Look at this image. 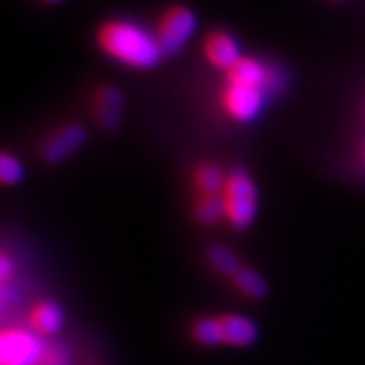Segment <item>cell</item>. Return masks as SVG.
Instances as JSON below:
<instances>
[{"instance_id": "277c9868", "label": "cell", "mask_w": 365, "mask_h": 365, "mask_svg": "<svg viewBox=\"0 0 365 365\" xmlns=\"http://www.w3.org/2000/svg\"><path fill=\"white\" fill-rule=\"evenodd\" d=\"M269 99V91L248 86V84H239V82L226 81L220 91L222 110L226 112L230 120L237 121V123H248V121L259 118Z\"/></svg>"}, {"instance_id": "e0dca14e", "label": "cell", "mask_w": 365, "mask_h": 365, "mask_svg": "<svg viewBox=\"0 0 365 365\" xmlns=\"http://www.w3.org/2000/svg\"><path fill=\"white\" fill-rule=\"evenodd\" d=\"M0 179L6 187H15L24 179L23 163L8 151H4L0 157Z\"/></svg>"}, {"instance_id": "5bb4252c", "label": "cell", "mask_w": 365, "mask_h": 365, "mask_svg": "<svg viewBox=\"0 0 365 365\" xmlns=\"http://www.w3.org/2000/svg\"><path fill=\"white\" fill-rule=\"evenodd\" d=\"M231 284L242 297L250 298V300H261L269 293V285H267L263 276L255 269H250V267H240L233 274Z\"/></svg>"}, {"instance_id": "4fadbf2b", "label": "cell", "mask_w": 365, "mask_h": 365, "mask_svg": "<svg viewBox=\"0 0 365 365\" xmlns=\"http://www.w3.org/2000/svg\"><path fill=\"white\" fill-rule=\"evenodd\" d=\"M194 218L202 226H217L226 220V209L222 194H197L192 205Z\"/></svg>"}, {"instance_id": "ffe728a7", "label": "cell", "mask_w": 365, "mask_h": 365, "mask_svg": "<svg viewBox=\"0 0 365 365\" xmlns=\"http://www.w3.org/2000/svg\"><path fill=\"white\" fill-rule=\"evenodd\" d=\"M360 166H361V170L365 172V140H364V144H361V148H360Z\"/></svg>"}, {"instance_id": "7c38bea8", "label": "cell", "mask_w": 365, "mask_h": 365, "mask_svg": "<svg viewBox=\"0 0 365 365\" xmlns=\"http://www.w3.org/2000/svg\"><path fill=\"white\" fill-rule=\"evenodd\" d=\"M227 172L215 160L200 163L192 172V187L196 194H222Z\"/></svg>"}, {"instance_id": "8fae6325", "label": "cell", "mask_w": 365, "mask_h": 365, "mask_svg": "<svg viewBox=\"0 0 365 365\" xmlns=\"http://www.w3.org/2000/svg\"><path fill=\"white\" fill-rule=\"evenodd\" d=\"M63 312L53 300H39L29 312V328L41 337H51L62 330Z\"/></svg>"}, {"instance_id": "ba28073f", "label": "cell", "mask_w": 365, "mask_h": 365, "mask_svg": "<svg viewBox=\"0 0 365 365\" xmlns=\"http://www.w3.org/2000/svg\"><path fill=\"white\" fill-rule=\"evenodd\" d=\"M203 56L212 68L227 71L242 58L237 39L226 30H212L203 39Z\"/></svg>"}, {"instance_id": "6da1fadb", "label": "cell", "mask_w": 365, "mask_h": 365, "mask_svg": "<svg viewBox=\"0 0 365 365\" xmlns=\"http://www.w3.org/2000/svg\"><path fill=\"white\" fill-rule=\"evenodd\" d=\"M97 47L114 62L130 69L157 68L166 56L155 32L125 19L106 21L97 30Z\"/></svg>"}, {"instance_id": "d6986e66", "label": "cell", "mask_w": 365, "mask_h": 365, "mask_svg": "<svg viewBox=\"0 0 365 365\" xmlns=\"http://www.w3.org/2000/svg\"><path fill=\"white\" fill-rule=\"evenodd\" d=\"M0 278H2V284H8V279L11 278V274H14V263H11L10 255L2 254L0 257Z\"/></svg>"}, {"instance_id": "9c48e42d", "label": "cell", "mask_w": 365, "mask_h": 365, "mask_svg": "<svg viewBox=\"0 0 365 365\" xmlns=\"http://www.w3.org/2000/svg\"><path fill=\"white\" fill-rule=\"evenodd\" d=\"M93 118L103 129H115L120 127L121 115H123V93L115 86L110 84H103L97 86L93 91Z\"/></svg>"}, {"instance_id": "8992f818", "label": "cell", "mask_w": 365, "mask_h": 365, "mask_svg": "<svg viewBox=\"0 0 365 365\" xmlns=\"http://www.w3.org/2000/svg\"><path fill=\"white\" fill-rule=\"evenodd\" d=\"M226 73V81L248 84V86L261 88L269 91L270 97L284 90V71L278 66L264 63L257 58L242 56L237 63H233Z\"/></svg>"}, {"instance_id": "2e32d148", "label": "cell", "mask_w": 365, "mask_h": 365, "mask_svg": "<svg viewBox=\"0 0 365 365\" xmlns=\"http://www.w3.org/2000/svg\"><path fill=\"white\" fill-rule=\"evenodd\" d=\"M207 263L211 264V269L215 272H218L220 276H226V278H233V274L242 267L237 257L235 252H231L226 246H211L207 250Z\"/></svg>"}, {"instance_id": "9a60e30c", "label": "cell", "mask_w": 365, "mask_h": 365, "mask_svg": "<svg viewBox=\"0 0 365 365\" xmlns=\"http://www.w3.org/2000/svg\"><path fill=\"white\" fill-rule=\"evenodd\" d=\"M190 336L194 341L202 346H217L222 343V328L218 317H202L196 319L190 328Z\"/></svg>"}, {"instance_id": "7a4b0ae2", "label": "cell", "mask_w": 365, "mask_h": 365, "mask_svg": "<svg viewBox=\"0 0 365 365\" xmlns=\"http://www.w3.org/2000/svg\"><path fill=\"white\" fill-rule=\"evenodd\" d=\"M222 200L226 209V222L233 230H246L257 217L259 192L252 175L242 168L227 172L222 188Z\"/></svg>"}, {"instance_id": "3957f363", "label": "cell", "mask_w": 365, "mask_h": 365, "mask_svg": "<svg viewBox=\"0 0 365 365\" xmlns=\"http://www.w3.org/2000/svg\"><path fill=\"white\" fill-rule=\"evenodd\" d=\"M197 30V19L194 11L187 6L175 4L160 15L159 23L155 26V36L159 39L166 56L181 53L185 45L192 39Z\"/></svg>"}, {"instance_id": "30bf717a", "label": "cell", "mask_w": 365, "mask_h": 365, "mask_svg": "<svg viewBox=\"0 0 365 365\" xmlns=\"http://www.w3.org/2000/svg\"><path fill=\"white\" fill-rule=\"evenodd\" d=\"M222 328V343L230 346H250L257 339V327L245 315L224 313L218 315Z\"/></svg>"}, {"instance_id": "ac0fdd59", "label": "cell", "mask_w": 365, "mask_h": 365, "mask_svg": "<svg viewBox=\"0 0 365 365\" xmlns=\"http://www.w3.org/2000/svg\"><path fill=\"white\" fill-rule=\"evenodd\" d=\"M38 365H69V354L60 345H47L43 358Z\"/></svg>"}, {"instance_id": "52a82bcc", "label": "cell", "mask_w": 365, "mask_h": 365, "mask_svg": "<svg viewBox=\"0 0 365 365\" xmlns=\"http://www.w3.org/2000/svg\"><path fill=\"white\" fill-rule=\"evenodd\" d=\"M86 142V129L78 123H68L54 129L43 140L39 155L48 164H60L77 153Z\"/></svg>"}, {"instance_id": "5b68a950", "label": "cell", "mask_w": 365, "mask_h": 365, "mask_svg": "<svg viewBox=\"0 0 365 365\" xmlns=\"http://www.w3.org/2000/svg\"><path fill=\"white\" fill-rule=\"evenodd\" d=\"M47 345L30 328H4L0 336V365H38Z\"/></svg>"}]
</instances>
